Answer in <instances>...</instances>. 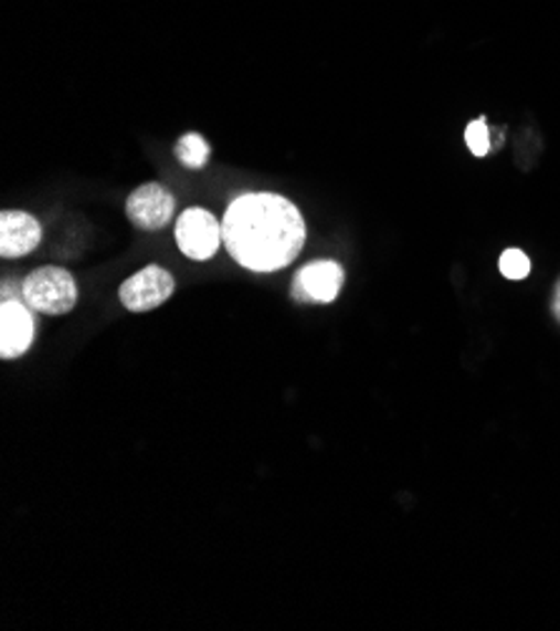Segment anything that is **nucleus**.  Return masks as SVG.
Returning <instances> with one entry per match:
<instances>
[{"label": "nucleus", "mask_w": 560, "mask_h": 631, "mask_svg": "<svg viewBox=\"0 0 560 631\" xmlns=\"http://www.w3.org/2000/svg\"><path fill=\"white\" fill-rule=\"evenodd\" d=\"M465 144H467V149H471L473 157H477V159L488 157L490 149H493V136H490L488 118L480 116V118H475V122L467 124Z\"/></svg>", "instance_id": "nucleus-10"}, {"label": "nucleus", "mask_w": 560, "mask_h": 631, "mask_svg": "<svg viewBox=\"0 0 560 631\" xmlns=\"http://www.w3.org/2000/svg\"><path fill=\"white\" fill-rule=\"evenodd\" d=\"M173 290H177V280L169 270L159 264H146L141 272L131 274L118 287V299L128 313H149V309L161 307L173 295Z\"/></svg>", "instance_id": "nucleus-4"}, {"label": "nucleus", "mask_w": 560, "mask_h": 631, "mask_svg": "<svg viewBox=\"0 0 560 631\" xmlns=\"http://www.w3.org/2000/svg\"><path fill=\"white\" fill-rule=\"evenodd\" d=\"M35 309L23 299H3L0 305V358L13 360L31 350L35 337Z\"/></svg>", "instance_id": "nucleus-7"}, {"label": "nucleus", "mask_w": 560, "mask_h": 631, "mask_svg": "<svg viewBox=\"0 0 560 631\" xmlns=\"http://www.w3.org/2000/svg\"><path fill=\"white\" fill-rule=\"evenodd\" d=\"M345 285V270L335 260H317L299 267L292 282V299L307 305H329Z\"/></svg>", "instance_id": "nucleus-6"}, {"label": "nucleus", "mask_w": 560, "mask_h": 631, "mask_svg": "<svg viewBox=\"0 0 560 631\" xmlns=\"http://www.w3.org/2000/svg\"><path fill=\"white\" fill-rule=\"evenodd\" d=\"M41 236V222L33 214L21 212V209H6L0 214V254L6 260H18L35 252Z\"/></svg>", "instance_id": "nucleus-8"}, {"label": "nucleus", "mask_w": 560, "mask_h": 631, "mask_svg": "<svg viewBox=\"0 0 560 631\" xmlns=\"http://www.w3.org/2000/svg\"><path fill=\"white\" fill-rule=\"evenodd\" d=\"M222 240L236 264L266 274L289 267L299 257L307 224L295 201L272 191H250L226 207Z\"/></svg>", "instance_id": "nucleus-1"}, {"label": "nucleus", "mask_w": 560, "mask_h": 631, "mask_svg": "<svg viewBox=\"0 0 560 631\" xmlns=\"http://www.w3.org/2000/svg\"><path fill=\"white\" fill-rule=\"evenodd\" d=\"M550 309H553V317L560 323V280L556 282V287H553V299H550Z\"/></svg>", "instance_id": "nucleus-12"}, {"label": "nucleus", "mask_w": 560, "mask_h": 631, "mask_svg": "<svg viewBox=\"0 0 560 631\" xmlns=\"http://www.w3.org/2000/svg\"><path fill=\"white\" fill-rule=\"evenodd\" d=\"M173 214H177V197L159 181H146L126 199V217L144 232L163 230L171 224Z\"/></svg>", "instance_id": "nucleus-5"}, {"label": "nucleus", "mask_w": 560, "mask_h": 631, "mask_svg": "<svg viewBox=\"0 0 560 631\" xmlns=\"http://www.w3.org/2000/svg\"><path fill=\"white\" fill-rule=\"evenodd\" d=\"M500 274L508 280H526L530 274V260L522 250H505L500 254Z\"/></svg>", "instance_id": "nucleus-11"}, {"label": "nucleus", "mask_w": 560, "mask_h": 631, "mask_svg": "<svg viewBox=\"0 0 560 631\" xmlns=\"http://www.w3.org/2000/svg\"><path fill=\"white\" fill-rule=\"evenodd\" d=\"M23 302L41 315H68L78 302L76 277L68 270L49 264V267L33 270L21 282Z\"/></svg>", "instance_id": "nucleus-2"}, {"label": "nucleus", "mask_w": 560, "mask_h": 631, "mask_svg": "<svg viewBox=\"0 0 560 631\" xmlns=\"http://www.w3.org/2000/svg\"><path fill=\"white\" fill-rule=\"evenodd\" d=\"M173 236H177L179 250L194 262L211 260L224 244L222 222H216V217L201 207H189L187 212H181Z\"/></svg>", "instance_id": "nucleus-3"}, {"label": "nucleus", "mask_w": 560, "mask_h": 631, "mask_svg": "<svg viewBox=\"0 0 560 631\" xmlns=\"http://www.w3.org/2000/svg\"><path fill=\"white\" fill-rule=\"evenodd\" d=\"M173 157L187 169H204L211 157V146L201 134H183L173 146Z\"/></svg>", "instance_id": "nucleus-9"}]
</instances>
